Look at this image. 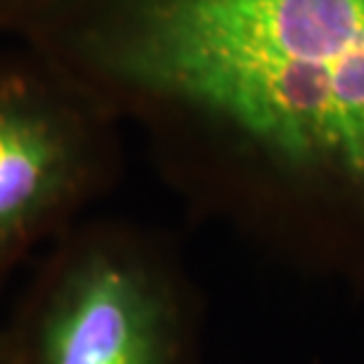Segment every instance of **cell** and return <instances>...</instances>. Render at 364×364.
<instances>
[{
  "mask_svg": "<svg viewBox=\"0 0 364 364\" xmlns=\"http://www.w3.org/2000/svg\"><path fill=\"white\" fill-rule=\"evenodd\" d=\"M0 38L267 185L364 206V0H0Z\"/></svg>",
  "mask_w": 364,
  "mask_h": 364,
  "instance_id": "cell-1",
  "label": "cell"
},
{
  "mask_svg": "<svg viewBox=\"0 0 364 364\" xmlns=\"http://www.w3.org/2000/svg\"><path fill=\"white\" fill-rule=\"evenodd\" d=\"M92 102L31 50L0 41V235L83 178Z\"/></svg>",
  "mask_w": 364,
  "mask_h": 364,
  "instance_id": "cell-2",
  "label": "cell"
},
{
  "mask_svg": "<svg viewBox=\"0 0 364 364\" xmlns=\"http://www.w3.org/2000/svg\"><path fill=\"white\" fill-rule=\"evenodd\" d=\"M48 364H151L147 310L126 274L107 267L78 289L55 329Z\"/></svg>",
  "mask_w": 364,
  "mask_h": 364,
  "instance_id": "cell-3",
  "label": "cell"
}]
</instances>
